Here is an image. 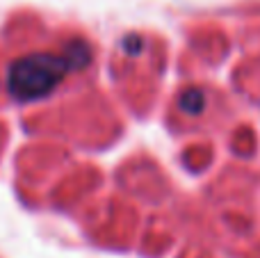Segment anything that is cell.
<instances>
[{
	"label": "cell",
	"mask_w": 260,
	"mask_h": 258,
	"mask_svg": "<svg viewBox=\"0 0 260 258\" xmlns=\"http://www.w3.org/2000/svg\"><path fill=\"white\" fill-rule=\"evenodd\" d=\"M87 59H89V53L82 44L69 46V50L62 55H27V57H21L12 64L7 76V87L21 101L41 99L48 91H53L69 71L82 67Z\"/></svg>",
	"instance_id": "obj_1"
}]
</instances>
